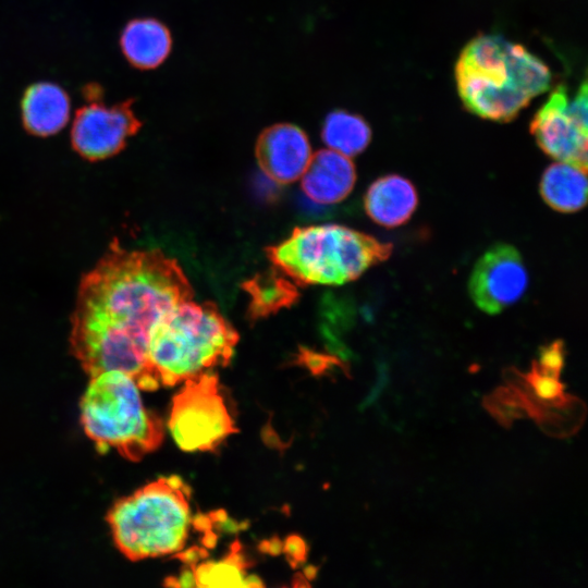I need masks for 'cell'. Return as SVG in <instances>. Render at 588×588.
<instances>
[{
  "label": "cell",
  "instance_id": "7c38bea8",
  "mask_svg": "<svg viewBox=\"0 0 588 588\" xmlns=\"http://www.w3.org/2000/svg\"><path fill=\"white\" fill-rule=\"evenodd\" d=\"M302 177V189L314 203L334 205L343 200L356 182L350 157L329 148L314 154Z\"/></svg>",
  "mask_w": 588,
  "mask_h": 588
},
{
  "label": "cell",
  "instance_id": "9c48e42d",
  "mask_svg": "<svg viewBox=\"0 0 588 588\" xmlns=\"http://www.w3.org/2000/svg\"><path fill=\"white\" fill-rule=\"evenodd\" d=\"M84 95L87 103L76 111L71 128L74 150L90 161L117 155L140 126L130 102L106 105L95 85L87 86Z\"/></svg>",
  "mask_w": 588,
  "mask_h": 588
},
{
  "label": "cell",
  "instance_id": "277c9868",
  "mask_svg": "<svg viewBox=\"0 0 588 588\" xmlns=\"http://www.w3.org/2000/svg\"><path fill=\"white\" fill-rule=\"evenodd\" d=\"M393 246L339 224L296 228L267 248L272 264L298 284L340 285L387 260Z\"/></svg>",
  "mask_w": 588,
  "mask_h": 588
},
{
  "label": "cell",
  "instance_id": "2e32d148",
  "mask_svg": "<svg viewBox=\"0 0 588 588\" xmlns=\"http://www.w3.org/2000/svg\"><path fill=\"white\" fill-rule=\"evenodd\" d=\"M539 191L552 209L576 212L587 203L586 170L565 162L552 163L541 176Z\"/></svg>",
  "mask_w": 588,
  "mask_h": 588
},
{
  "label": "cell",
  "instance_id": "ffe728a7",
  "mask_svg": "<svg viewBox=\"0 0 588 588\" xmlns=\"http://www.w3.org/2000/svg\"><path fill=\"white\" fill-rule=\"evenodd\" d=\"M483 406L504 427L523 417L536 418L539 401L526 396L512 387H501L483 399Z\"/></svg>",
  "mask_w": 588,
  "mask_h": 588
},
{
  "label": "cell",
  "instance_id": "5b68a950",
  "mask_svg": "<svg viewBox=\"0 0 588 588\" xmlns=\"http://www.w3.org/2000/svg\"><path fill=\"white\" fill-rule=\"evenodd\" d=\"M189 499V487L168 476L118 500L107 516L117 548L131 561L182 550L192 524Z\"/></svg>",
  "mask_w": 588,
  "mask_h": 588
},
{
  "label": "cell",
  "instance_id": "4fadbf2b",
  "mask_svg": "<svg viewBox=\"0 0 588 588\" xmlns=\"http://www.w3.org/2000/svg\"><path fill=\"white\" fill-rule=\"evenodd\" d=\"M417 205L416 187L399 174L377 179L364 197V208L368 217L385 228L404 224L413 216Z\"/></svg>",
  "mask_w": 588,
  "mask_h": 588
},
{
  "label": "cell",
  "instance_id": "9a60e30c",
  "mask_svg": "<svg viewBox=\"0 0 588 588\" xmlns=\"http://www.w3.org/2000/svg\"><path fill=\"white\" fill-rule=\"evenodd\" d=\"M121 50L135 68L150 70L159 66L169 57L172 38L168 27L151 17L128 22L120 37Z\"/></svg>",
  "mask_w": 588,
  "mask_h": 588
},
{
  "label": "cell",
  "instance_id": "30bf717a",
  "mask_svg": "<svg viewBox=\"0 0 588 588\" xmlns=\"http://www.w3.org/2000/svg\"><path fill=\"white\" fill-rule=\"evenodd\" d=\"M528 273L520 253L512 245L490 247L475 264L468 292L482 311L494 315L515 304L526 292Z\"/></svg>",
  "mask_w": 588,
  "mask_h": 588
},
{
  "label": "cell",
  "instance_id": "6da1fadb",
  "mask_svg": "<svg viewBox=\"0 0 588 588\" xmlns=\"http://www.w3.org/2000/svg\"><path fill=\"white\" fill-rule=\"evenodd\" d=\"M192 298L175 259L159 249L128 250L115 240L81 281L71 351L89 377L120 370L152 391L158 387L147 359L150 331L168 310Z\"/></svg>",
  "mask_w": 588,
  "mask_h": 588
},
{
  "label": "cell",
  "instance_id": "52a82bcc",
  "mask_svg": "<svg viewBox=\"0 0 588 588\" xmlns=\"http://www.w3.org/2000/svg\"><path fill=\"white\" fill-rule=\"evenodd\" d=\"M183 383L172 399L171 436L184 451L213 450L237 431L218 376L209 370Z\"/></svg>",
  "mask_w": 588,
  "mask_h": 588
},
{
  "label": "cell",
  "instance_id": "44dd1931",
  "mask_svg": "<svg viewBox=\"0 0 588 588\" xmlns=\"http://www.w3.org/2000/svg\"><path fill=\"white\" fill-rule=\"evenodd\" d=\"M524 377L536 399L543 403L559 402L567 396L564 394V384L560 382V377L542 368L536 360Z\"/></svg>",
  "mask_w": 588,
  "mask_h": 588
},
{
  "label": "cell",
  "instance_id": "5bb4252c",
  "mask_svg": "<svg viewBox=\"0 0 588 588\" xmlns=\"http://www.w3.org/2000/svg\"><path fill=\"white\" fill-rule=\"evenodd\" d=\"M21 110L27 132L45 137L57 134L66 125L71 101L68 93L58 84L39 82L25 89Z\"/></svg>",
  "mask_w": 588,
  "mask_h": 588
},
{
  "label": "cell",
  "instance_id": "7402d4cb",
  "mask_svg": "<svg viewBox=\"0 0 588 588\" xmlns=\"http://www.w3.org/2000/svg\"><path fill=\"white\" fill-rule=\"evenodd\" d=\"M564 343L562 340H556L540 348L537 363L542 367L561 372L564 366Z\"/></svg>",
  "mask_w": 588,
  "mask_h": 588
},
{
  "label": "cell",
  "instance_id": "ac0fdd59",
  "mask_svg": "<svg viewBox=\"0 0 588 588\" xmlns=\"http://www.w3.org/2000/svg\"><path fill=\"white\" fill-rule=\"evenodd\" d=\"M245 290L250 295V318L266 317L290 306L297 298L296 289L284 278L283 272L258 274L245 284Z\"/></svg>",
  "mask_w": 588,
  "mask_h": 588
},
{
  "label": "cell",
  "instance_id": "e0dca14e",
  "mask_svg": "<svg viewBox=\"0 0 588 588\" xmlns=\"http://www.w3.org/2000/svg\"><path fill=\"white\" fill-rule=\"evenodd\" d=\"M321 139L327 148L351 158L367 148L371 140V128L363 117L346 110H334L324 118Z\"/></svg>",
  "mask_w": 588,
  "mask_h": 588
},
{
  "label": "cell",
  "instance_id": "7a4b0ae2",
  "mask_svg": "<svg viewBox=\"0 0 588 588\" xmlns=\"http://www.w3.org/2000/svg\"><path fill=\"white\" fill-rule=\"evenodd\" d=\"M458 96L473 114L495 122L515 119L550 88L549 66L520 44L481 34L461 51L454 69Z\"/></svg>",
  "mask_w": 588,
  "mask_h": 588
},
{
  "label": "cell",
  "instance_id": "3957f363",
  "mask_svg": "<svg viewBox=\"0 0 588 588\" xmlns=\"http://www.w3.org/2000/svg\"><path fill=\"white\" fill-rule=\"evenodd\" d=\"M238 333L212 303L185 301L152 327L147 345L150 373L159 388L172 387L226 366Z\"/></svg>",
  "mask_w": 588,
  "mask_h": 588
},
{
  "label": "cell",
  "instance_id": "ba28073f",
  "mask_svg": "<svg viewBox=\"0 0 588 588\" xmlns=\"http://www.w3.org/2000/svg\"><path fill=\"white\" fill-rule=\"evenodd\" d=\"M587 101L586 79L572 98L565 85H558L530 122V133L546 155L586 171Z\"/></svg>",
  "mask_w": 588,
  "mask_h": 588
},
{
  "label": "cell",
  "instance_id": "8992f818",
  "mask_svg": "<svg viewBox=\"0 0 588 588\" xmlns=\"http://www.w3.org/2000/svg\"><path fill=\"white\" fill-rule=\"evenodd\" d=\"M81 424L100 453L111 449L138 461L163 440L161 419L148 411L136 381L120 370L90 377L81 402Z\"/></svg>",
  "mask_w": 588,
  "mask_h": 588
},
{
  "label": "cell",
  "instance_id": "d6986e66",
  "mask_svg": "<svg viewBox=\"0 0 588 588\" xmlns=\"http://www.w3.org/2000/svg\"><path fill=\"white\" fill-rule=\"evenodd\" d=\"M247 563L240 554L233 551L230 555L217 562H205L193 566L189 571L194 586H258L261 585L255 577L246 576Z\"/></svg>",
  "mask_w": 588,
  "mask_h": 588
},
{
  "label": "cell",
  "instance_id": "8fae6325",
  "mask_svg": "<svg viewBox=\"0 0 588 588\" xmlns=\"http://www.w3.org/2000/svg\"><path fill=\"white\" fill-rule=\"evenodd\" d=\"M313 148L307 134L290 123L266 130L258 139L256 156L264 174L278 184L299 179L306 170Z\"/></svg>",
  "mask_w": 588,
  "mask_h": 588
}]
</instances>
